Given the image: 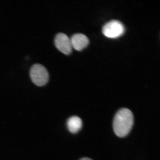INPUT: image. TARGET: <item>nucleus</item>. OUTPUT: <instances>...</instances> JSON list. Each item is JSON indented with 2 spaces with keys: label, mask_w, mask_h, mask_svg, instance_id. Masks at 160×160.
<instances>
[{
  "label": "nucleus",
  "mask_w": 160,
  "mask_h": 160,
  "mask_svg": "<svg viewBox=\"0 0 160 160\" xmlns=\"http://www.w3.org/2000/svg\"><path fill=\"white\" fill-rule=\"evenodd\" d=\"M67 126L69 132L72 133H76L81 129L82 122L79 118L77 116H74L68 120Z\"/></svg>",
  "instance_id": "nucleus-6"
},
{
  "label": "nucleus",
  "mask_w": 160,
  "mask_h": 160,
  "mask_svg": "<svg viewBox=\"0 0 160 160\" xmlns=\"http://www.w3.org/2000/svg\"><path fill=\"white\" fill-rule=\"evenodd\" d=\"M30 76L33 82L39 87L45 85L49 79L47 69L43 65L38 63L32 66L30 71Z\"/></svg>",
  "instance_id": "nucleus-2"
},
{
  "label": "nucleus",
  "mask_w": 160,
  "mask_h": 160,
  "mask_svg": "<svg viewBox=\"0 0 160 160\" xmlns=\"http://www.w3.org/2000/svg\"><path fill=\"white\" fill-rule=\"evenodd\" d=\"M72 47L76 51H80L87 47L89 43L88 38L82 33H76L70 38Z\"/></svg>",
  "instance_id": "nucleus-5"
},
{
  "label": "nucleus",
  "mask_w": 160,
  "mask_h": 160,
  "mask_svg": "<svg viewBox=\"0 0 160 160\" xmlns=\"http://www.w3.org/2000/svg\"><path fill=\"white\" fill-rule=\"evenodd\" d=\"M55 44L59 51L66 55H69L72 52L71 39L67 35L62 33H59L56 36Z\"/></svg>",
  "instance_id": "nucleus-4"
},
{
  "label": "nucleus",
  "mask_w": 160,
  "mask_h": 160,
  "mask_svg": "<svg viewBox=\"0 0 160 160\" xmlns=\"http://www.w3.org/2000/svg\"><path fill=\"white\" fill-rule=\"evenodd\" d=\"M80 160H93L89 158H82Z\"/></svg>",
  "instance_id": "nucleus-7"
},
{
  "label": "nucleus",
  "mask_w": 160,
  "mask_h": 160,
  "mask_svg": "<svg viewBox=\"0 0 160 160\" xmlns=\"http://www.w3.org/2000/svg\"><path fill=\"white\" fill-rule=\"evenodd\" d=\"M102 31L106 37L109 38L116 39L124 33L125 28L121 22L117 20H112L104 25Z\"/></svg>",
  "instance_id": "nucleus-3"
},
{
  "label": "nucleus",
  "mask_w": 160,
  "mask_h": 160,
  "mask_svg": "<svg viewBox=\"0 0 160 160\" xmlns=\"http://www.w3.org/2000/svg\"><path fill=\"white\" fill-rule=\"evenodd\" d=\"M133 116L129 109H120L116 114L113 122L114 131L118 137H125L128 134L133 127Z\"/></svg>",
  "instance_id": "nucleus-1"
}]
</instances>
